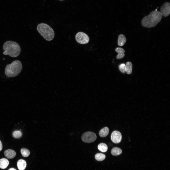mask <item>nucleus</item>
I'll use <instances>...</instances> for the list:
<instances>
[{
	"mask_svg": "<svg viewBox=\"0 0 170 170\" xmlns=\"http://www.w3.org/2000/svg\"><path fill=\"white\" fill-rule=\"evenodd\" d=\"M21 152L24 157H27L29 155L30 152L29 151L25 148H22L21 150Z\"/></svg>",
	"mask_w": 170,
	"mask_h": 170,
	"instance_id": "obj_19",
	"label": "nucleus"
},
{
	"mask_svg": "<svg viewBox=\"0 0 170 170\" xmlns=\"http://www.w3.org/2000/svg\"><path fill=\"white\" fill-rule=\"evenodd\" d=\"M17 166L19 170H24L26 166V163L25 161L23 159L19 160L17 162Z\"/></svg>",
	"mask_w": 170,
	"mask_h": 170,
	"instance_id": "obj_12",
	"label": "nucleus"
},
{
	"mask_svg": "<svg viewBox=\"0 0 170 170\" xmlns=\"http://www.w3.org/2000/svg\"><path fill=\"white\" fill-rule=\"evenodd\" d=\"M162 16L160 11L157 10L153 11L148 15L143 18L141 21V25L146 28L154 27L161 21Z\"/></svg>",
	"mask_w": 170,
	"mask_h": 170,
	"instance_id": "obj_1",
	"label": "nucleus"
},
{
	"mask_svg": "<svg viewBox=\"0 0 170 170\" xmlns=\"http://www.w3.org/2000/svg\"><path fill=\"white\" fill-rule=\"evenodd\" d=\"M132 65L130 62H128L125 65V71L128 74H130L132 71Z\"/></svg>",
	"mask_w": 170,
	"mask_h": 170,
	"instance_id": "obj_15",
	"label": "nucleus"
},
{
	"mask_svg": "<svg viewBox=\"0 0 170 170\" xmlns=\"http://www.w3.org/2000/svg\"><path fill=\"white\" fill-rule=\"evenodd\" d=\"M3 48L4 51L3 52L4 55H8L12 57L18 56L21 51L19 44L16 42L11 41L5 42L3 45Z\"/></svg>",
	"mask_w": 170,
	"mask_h": 170,
	"instance_id": "obj_2",
	"label": "nucleus"
},
{
	"mask_svg": "<svg viewBox=\"0 0 170 170\" xmlns=\"http://www.w3.org/2000/svg\"><path fill=\"white\" fill-rule=\"evenodd\" d=\"M4 153L5 156L9 159L13 158L16 155L15 152L14 150L11 149L6 150L4 151Z\"/></svg>",
	"mask_w": 170,
	"mask_h": 170,
	"instance_id": "obj_10",
	"label": "nucleus"
},
{
	"mask_svg": "<svg viewBox=\"0 0 170 170\" xmlns=\"http://www.w3.org/2000/svg\"><path fill=\"white\" fill-rule=\"evenodd\" d=\"M2 148V143L0 140V151L1 150Z\"/></svg>",
	"mask_w": 170,
	"mask_h": 170,
	"instance_id": "obj_22",
	"label": "nucleus"
},
{
	"mask_svg": "<svg viewBox=\"0 0 170 170\" xmlns=\"http://www.w3.org/2000/svg\"><path fill=\"white\" fill-rule=\"evenodd\" d=\"M13 136L15 138H19L21 137L22 133L20 131L16 130L13 132Z\"/></svg>",
	"mask_w": 170,
	"mask_h": 170,
	"instance_id": "obj_20",
	"label": "nucleus"
},
{
	"mask_svg": "<svg viewBox=\"0 0 170 170\" xmlns=\"http://www.w3.org/2000/svg\"><path fill=\"white\" fill-rule=\"evenodd\" d=\"M119 69L122 73H124L125 72V64L122 63L120 64L119 66Z\"/></svg>",
	"mask_w": 170,
	"mask_h": 170,
	"instance_id": "obj_21",
	"label": "nucleus"
},
{
	"mask_svg": "<svg viewBox=\"0 0 170 170\" xmlns=\"http://www.w3.org/2000/svg\"><path fill=\"white\" fill-rule=\"evenodd\" d=\"M96 139V134L91 132H86L83 133L81 136L82 140L87 143L92 142L95 141Z\"/></svg>",
	"mask_w": 170,
	"mask_h": 170,
	"instance_id": "obj_5",
	"label": "nucleus"
},
{
	"mask_svg": "<svg viewBox=\"0 0 170 170\" xmlns=\"http://www.w3.org/2000/svg\"><path fill=\"white\" fill-rule=\"evenodd\" d=\"M75 39L78 42L82 44H86L89 41L88 36L85 33L81 32H78L76 34Z\"/></svg>",
	"mask_w": 170,
	"mask_h": 170,
	"instance_id": "obj_6",
	"label": "nucleus"
},
{
	"mask_svg": "<svg viewBox=\"0 0 170 170\" xmlns=\"http://www.w3.org/2000/svg\"><path fill=\"white\" fill-rule=\"evenodd\" d=\"M37 29L40 34L46 40L50 41L53 39L54 32L53 29L47 24H39L37 26Z\"/></svg>",
	"mask_w": 170,
	"mask_h": 170,
	"instance_id": "obj_4",
	"label": "nucleus"
},
{
	"mask_svg": "<svg viewBox=\"0 0 170 170\" xmlns=\"http://www.w3.org/2000/svg\"><path fill=\"white\" fill-rule=\"evenodd\" d=\"M8 170H16V169H15L13 168H10Z\"/></svg>",
	"mask_w": 170,
	"mask_h": 170,
	"instance_id": "obj_23",
	"label": "nucleus"
},
{
	"mask_svg": "<svg viewBox=\"0 0 170 170\" xmlns=\"http://www.w3.org/2000/svg\"><path fill=\"white\" fill-rule=\"evenodd\" d=\"M162 16L167 17L170 13V3L168 2H166L161 6L160 11Z\"/></svg>",
	"mask_w": 170,
	"mask_h": 170,
	"instance_id": "obj_7",
	"label": "nucleus"
},
{
	"mask_svg": "<svg viewBox=\"0 0 170 170\" xmlns=\"http://www.w3.org/2000/svg\"><path fill=\"white\" fill-rule=\"evenodd\" d=\"M111 138L112 141L113 143L116 144L119 143L121 140V134L119 131H114L111 134Z\"/></svg>",
	"mask_w": 170,
	"mask_h": 170,
	"instance_id": "obj_8",
	"label": "nucleus"
},
{
	"mask_svg": "<svg viewBox=\"0 0 170 170\" xmlns=\"http://www.w3.org/2000/svg\"><path fill=\"white\" fill-rule=\"evenodd\" d=\"M22 69L21 62L20 60H16L6 65L5 69V73L8 77H14L20 73Z\"/></svg>",
	"mask_w": 170,
	"mask_h": 170,
	"instance_id": "obj_3",
	"label": "nucleus"
},
{
	"mask_svg": "<svg viewBox=\"0 0 170 170\" xmlns=\"http://www.w3.org/2000/svg\"><path fill=\"white\" fill-rule=\"evenodd\" d=\"M9 163L8 160L6 159L3 158L0 159V168L4 169L6 168Z\"/></svg>",
	"mask_w": 170,
	"mask_h": 170,
	"instance_id": "obj_13",
	"label": "nucleus"
},
{
	"mask_svg": "<svg viewBox=\"0 0 170 170\" xmlns=\"http://www.w3.org/2000/svg\"><path fill=\"white\" fill-rule=\"evenodd\" d=\"M126 42V38L124 35L120 34L118 35V46H123Z\"/></svg>",
	"mask_w": 170,
	"mask_h": 170,
	"instance_id": "obj_11",
	"label": "nucleus"
},
{
	"mask_svg": "<svg viewBox=\"0 0 170 170\" xmlns=\"http://www.w3.org/2000/svg\"><path fill=\"white\" fill-rule=\"evenodd\" d=\"M106 157L105 155L102 153H97L95 156L96 159L98 161H101L104 160Z\"/></svg>",
	"mask_w": 170,
	"mask_h": 170,
	"instance_id": "obj_18",
	"label": "nucleus"
},
{
	"mask_svg": "<svg viewBox=\"0 0 170 170\" xmlns=\"http://www.w3.org/2000/svg\"><path fill=\"white\" fill-rule=\"evenodd\" d=\"M98 148L100 151L105 152L108 150V147L107 145L104 143H101L99 144L98 146Z\"/></svg>",
	"mask_w": 170,
	"mask_h": 170,
	"instance_id": "obj_17",
	"label": "nucleus"
},
{
	"mask_svg": "<svg viewBox=\"0 0 170 170\" xmlns=\"http://www.w3.org/2000/svg\"><path fill=\"white\" fill-rule=\"evenodd\" d=\"M115 50L118 53L116 57L117 59L119 60L124 57L125 51L123 48L120 47H117L115 49Z\"/></svg>",
	"mask_w": 170,
	"mask_h": 170,
	"instance_id": "obj_9",
	"label": "nucleus"
},
{
	"mask_svg": "<svg viewBox=\"0 0 170 170\" xmlns=\"http://www.w3.org/2000/svg\"><path fill=\"white\" fill-rule=\"evenodd\" d=\"M108 128L105 127L101 129L99 132L100 136L102 137H104L106 136L109 133Z\"/></svg>",
	"mask_w": 170,
	"mask_h": 170,
	"instance_id": "obj_14",
	"label": "nucleus"
},
{
	"mask_svg": "<svg viewBox=\"0 0 170 170\" xmlns=\"http://www.w3.org/2000/svg\"></svg>",
	"mask_w": 170,
	"mask_h": 170,
	"instance_id": "obj_24",
	"label": "nucleus"
},
{
	"mask_svg": "<svg viewBox=\"0 0 170 170\" xmlns=\"http://www.w3.org/2000/svg\"><path fill=\"white\" fill-rule=\"evenodd\" d=\"M122 153V150L120 148L117 147H114L111 150V154L114 156H117L120 155Z\"/></svg>",
	"mask_w": 170,
	"mask_h": 170,
	"instance_id": "obj_16",
	"label": "nucleus"
}]
</instances>
